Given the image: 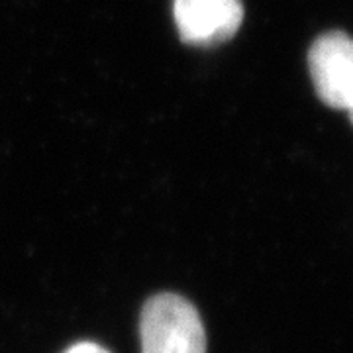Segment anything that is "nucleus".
Wrapping results in <instances>:
<instances>
[{"label": "nucleus", "instance_id": "3", "mask_svg": "<svg viewBox=\"0 0 353 353\" xmlns=\"http://www.w3.org/2000/svg\"><path fill=\"white\" fill-rule=\"evenodd\" d=\"M173 14L183 41L216 46L238 32L243 6L240 0H175Z\"/></svg>", "mask_w": 353, "mask_h": 353}, {"label": "nucleus", "instance_id": "1", "mask_svg": "<svg viewBox=\"0 0 353 353\" xmlns=\"http://www.w3.org/2000/svg\"><path fill=\"white\" fill-rule=\"evenodd\" d=\"M141 353H206L201 314L185 296L161 292L152 296L139 316Z\"/></svg>", "mask_w": 353, "mask_h": 353}, {"label": "nucleus", "instance_id": "2", "mask_svg": "<svg viewBox=\"0 0 353 353\" xmlns=\"http://www.w3.org/2000/svg\"><path fill=\"white\" fill-rule=\"evenodd\" d=\"M316 94L332 108L352 112L353 43L345 32H328L316 39L308 53Z\"/></svg>", "mask_w": 353, "mask_h": 353}, {"label": "nucleus", "instance_id": "4", "mask_svg": "<svg viewBox=\"0 0 353 353\" xmlns=\"http://www.w3.org/2000/svg\"><path fill=\"white\" fill-rule=\"evenodd\" d=\"M65 353H110L108 350H104L99 343L92 341H79L75 345H71Z\"/></svg>", "mask_w": 353, "mask_h": 353}]
</instances>
